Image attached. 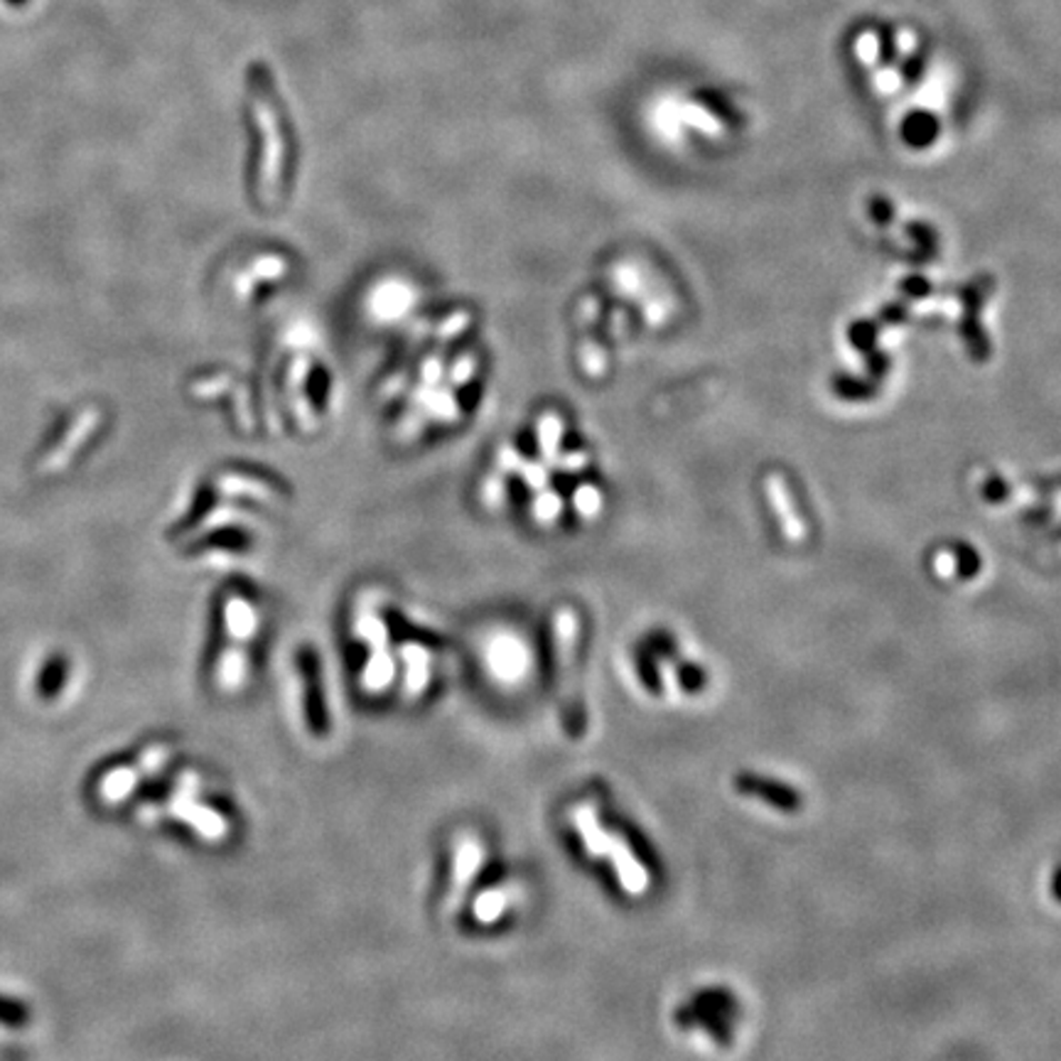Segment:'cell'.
<instances>
[{
	"mask_svg": "<svg viewBox=\"0 0 1061 1061\" xmlns=\"http://www.w3.org/2000/svg\"><path fill=\"white\" fill-rule=\"evenodd\" d=\"M573 825L582 841L585 853L594 860L612 862L617 880H620L622 890L629 894H641L649 888V874L641 868V862L634 858L632 850L624 843L622 835H617L602 825L594 803L582 801L573 809Z\"/></svg>",
	"mask_w": 1061,
	"mask_h": 1061,
	"instance_id": "1",
	"label": "cell"
},
{
	"mask_svg": "<svg viewBox=\"0 0 1061 1061\" xmlns=\"http://www.w3.org/2000/svg\"><path fill=\"white\" fill-rule=\"evenodd\" d=\"M227 627H229L231 639H234V644H231L227 649V654L221 657L219 685L224 688L227 693H237L243 685V681H247V673H249L247 641L256 634V629H259V614L253 612L249 602L237 598L231 600L227 608Z\"/></svg>",
	"mask_w": 1061,
	"mask_h": 1061,
	"instance_id": "2",
	"label": "cell"
},
{
	"mask_svg": "<svg viewBox=\"0 0 1061 1061\" xmlns=\"http://www.w3.org/2000/svg\"><path fill=\"white\" fill-rule=\"evenodd\" d=\"M484 865V843L474 833H460L452 850V874L446 894V914L458 917L468 904V894Z\"/></svg>",
	"mask_w": 1061,
	"mask_h": 1061,
	"instance_id": "3",
	"label": "cell"
},
{
	"mask_svg": "<svg viewBox=\"0 0 1061 1061\" xmlns=\"http://www.w3.org/2000/svg\"><path fill=\"white\" fill-rule=\"evenodd\" d=\"M555 688L568 720L578 718V679H575V622L563 612L555 622Z\"/></svg>",
	"mask_w": 1061,
	"mask_h": 1061,
	"instance_id": "4",
	"label": "cell"
},
{
	"mask_svg": "<svg viewBox=\"0 0 1061 1061\" xmlns=\"http://www.w3.org/2000/svg\"><path fill=\"white\" fill-rule=\"evenodd\" d=\"M197 789V781L190 777V784H182L178 794L170 801V811L178 815V819L188 821L197 833L207 841H224L229 835V821L221 815L219 811L204 807V803L197 801L192 794Z\"/></svg>",
	"mask_w": 1061,
	"mask_h": 1061,
	"instance_id": "5",
	"label": "cell"
},
{
	"mask_svg": "<svg viewBox=\"0 0 1061 1061\" xmlns=\"http://www.w3.org/2000/svg\"><path fill=\"white\" fill-rule=\"evenodd\" d=\"M359 637H364L371 647V659L364 669V675H361V683L369 693H383L393 681V659L387 651V629L377 620V617H369V620L359 622Z\"/></svg>",
	"mask_w": 1061,
	"mask_h": 1061,
	"instance_id": "6",
	"label": "cell"
},
{
	"mask_svg": "<svg viewBox=\"0 0 1061 1061\" xmlns=\"http://www.w3.org/2000/svg\"><path fill=\"white\" fill-rule=\"evenodd\" d=\"M523 900V890L514 882H504L499 888L484 890L477 894V900L472 902V917L477 924L482 927H494L497 921L504 917L511 907L519 904Z\"/></svg>",
	"mask_w": 1061,
	"mask_h": 1061,
	"instance_id": "7",
	"label": "cell"
},
{
	"mask_svg": "<svg viewBox=\"0 0 1061 1061\" xmlns=\"http://www.w3.org/2000/svg\"><path fill=\"white\" fill-rule=\"evenodd\" d=\"M403 661H406V695L408 698L423 695L428 683H430V654H428V649L418 647V644H406L403 647Z\"/></svg>",
	"mask_w": 1061,
	"mask_h": 1061,
	"instance_id": "8",
	"label": "cell"
},
{
	"mask_svg": "<svg viewBox=\"0 0 1061 1061\" xmlns=\"http://www.w3.org/2000/svg\"><path fill=\"white\" fill-rule=\"evenodd\" d=\"M64 679H67V663H64V659H52V661L48 663V667H44L42 675H40L38 693L44 698V701H50V698L60 695L62 685H64Z\"/></svg>",
	"mask_w": 1061,
	"mask_h": 1061,
	"instance_id": "9",
	"label": "cell"
},
{
	"mask_svg": "<svg viewBox=\"0 0 1061 1061\" xmlns=\"http://www.w3.org/2000/svg\"><path fill=\"white\" fill-rule=\"evenodd\" d=\"M28 1022H30V1010L26 1002L0 995V1024L18 1030V1028H26Z\"/></svg>",
	"mask_w": 1061,
	"mask_h": 1061,
	"instance_id": "10",
	"label": "cell"
},
{
	"mask_svg": "<svg viewBox=\"0 0 1061 1061\" xmlns=\"http://www.w3.org/2000/svg\"><path fill=\"white\" fill-rule=\"evenodd\" d=\"M136 781L138 772H133V769H116V772H111L107 781H103V794L109 799H121L136 787Z\"/></svg>",
	"mask_w": 1061,
	"mask_h": 1061,
	"instance_id": "11",
	"label": "cell"
},
{
	"mask_svg": "<svg viewBox=\"0 0 1061 1061\" xmlns=\"http://www.w3.org/2000/svg\"><path fill=\"white\" fill-rule=\"evenodd\" d=\"M855 52L865 64H874V60H878V38L874 34H860Z\"/></svg>",
	"mask_w": 1061,
	"mask_h": 1061,
	"instance_id": "12",
	"label": "cell"
},
{
	"mask_svg": "<svg viewBox=\"0 0 1061 1061\" xmlns=\"http://www.w3.org/2000/svg\"><path fill=\"white\" fill-rule=\"evenodd\" d=\"M874 87H878L882 94H890V91L900 87V74L892 72V69H888V72L874 74Z\"/></svg>",
	"mask_w": 1061,
	"mask_h": 1061,
	"instance_id": "13",
	"label": "cell"
},
{
	"mask_svg": "<svg viewBox=\"0 0 1061 1061\" xmlns=\"http://www.w3.org/2000/svg\"><path fill=\"white\" fill-rule=\"evenodd\" d=\"M897 48H900L902 52H912L914 50V34L912 32H900V38H897Z\"/></svg>",
	"mask_w": 1061,
	"mask_h": 1061,
	"instance_id": "14",
	"label": "cell"
}]
</instances>
